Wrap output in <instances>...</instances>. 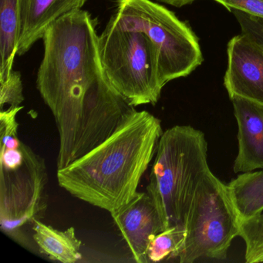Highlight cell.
<instances>
[{
    "mask_svg": "<svg viewBox=\"0 0 263 263\" xmlns=\"http://www.w3.org/2000/svg\"><path fill=\"white\" fill-rule=\"evenodd\" d=\"M44 58L36 88L59 132L58 170L105 141L135 107L106 78L99 36L88 12H71L42 38Z\"/></svg>",
    "mask_w": 263,
    "mask_h": 263,
    "instance_id": "cell-1",
    "label": "cell"
},
{
    "mask_svg": "<svg viewBox=\"0 0 263 263\" xmlns=\"http://www.w3.org/2000/svg\"><path fill=\"white\" fill-rule=\"evenodd\" d=\"M163 132L158 118L133 109L105 141L58 170L59 185L110 213L118 210L138 195Z\"/></svg>",
    "mask_w": 263,
    "mask_h": 263,
    "instance_id": "cell-2",
    "label": "cell"
},
{
    "mask_svg": "<svg viewBox=\"0 0 263 263\" xmlns=\"http://www.w3.org/2000/svg\"><path fill=\"white\" fill-rule=\"evenodd\" d=\"M210 171L203 132L179 125L163 132L147 189L159 211L164 230L184 232L195 192Z\"/></svg>",
    "mask_w": 263,
    "mask_h": 263,
    "instance_id": "cell-3",
    "label": "cell"
},
{
    "mask_svg": "<svg viewBox=\"0 0 263 263\" xmlns=\"http://www.w3.org/2000/svg\"><path fill=\"white\" fill-rule=\"evenodd\" d=\"M23 108L0 113V223L7 232L34 221L45 209V164L17 136L19 124L16 118Z\"/></svg>",
    "mask_w": 263,
    "mask_h": 263,
    "instance_id": "cell-4",
    "label": "cell"
},
{
    "mask_svg": "<svg viewBox=\"0 0 263 263\" xmlns=\"http://www.w3.org/2000/svg\"><path fill=\"white\" fill-rule=\"evenodd\" d=\"M99 49L106 78L132 107L158 102L165 84L158 50L144 33L110 21L99 36Z\"/></svg>",
    "mask_w": 263,
    "mask_h": 263,
    "instance_id": "cell-5",
    "label": "cell"
},
{
    "mask_svg": "<svg viewBox=\"0 0 263 263\" xmlns=\"http://www.w3.org/2000/svg\"><path fill=\"white\" fill-rule=\"evenodd\" d=\"M121 28L142 32L158 50L164 84L189 76L203 62L199 41L191 27L152 0H118L110 20Z\"/></svg>",
    "mask_w": 263,
    "mask_h": 263,
    "instance_id": "cell-6",
    "label": "cell"
},
{
    "mask_svg": "<svg viewBox=\"0 0 263 263\" xmlns=\"http://www.w3.org/2000/svg\"><path fill=\"white\" fill-rule=\"evenodd\" d=\"M239 222L227 184L210 171L192 200L180 262L192 263L201 258L224 259L234 238L239 235Z\"/></svg>",
    "mask_w": 263,
    "mask_h": 263,
    "instance_id": "cell-7",
    "label": "cell"
},
{
    "mask_svg": "<svg viewBox=\"0 0 263 263\" xmlns=\"http://www.w3.org/2000/svg\"><path fill=\"white\" fill-rule=\"evenodd\" d=\"M224 85L229 98H245L263 106V46L246 33L228 43Z\"/></svg>",
    "mask_w": 263,
    "mask_h": 263,
    "instance_id": "cell-8",
    "label": "cell"
},
{
    "mask_svg": "<svg viewBox=\"0 0 263 263\" xmlns=\"http://www.w3.org/2000/svg\"><path fill=\"white\" fill-rule=\"evenodd\" d=\"M110 214L134 260L138 263L148 262L149 245L164 231L159 211L148 192H138L130 202Z\"/></svg>",
    "mask_w": 263,
    "mask_h": 263,
    "instance_id": "cell-9",
    "label": "cell"
},
{
    "mask_svg": "<svg viewBox=\"0 0 263 263\" xmlns=\"http://www.w3.org/2000/svg\"><path fill=\"white\" fill-rule=\"evenodd\" d=\"M231 101L238 128L234 172L263 170V106L238 97Z\"/></svg>",
    "mask_w": 263,
    "mask_h": 263,
    "instance_id": "cell-10",
    "label": "cell"
},
{
    "mask_svg": "<svg viewBox=\"0 0 263 263\" xmlns=\"http://www.w3.org/2000/svg\"><path fill=\"white\" fill-rule=\"evenodd\" d=\"M87 0H21V27L18 55L42 39L47 29L63 16L81 10Z\"/></svg>",
    "mask_w": 263,
    "mask_h": 263,
    "instance_id": "cell-11",
    "label": "cell"
},
{
    "mask_svg": "<svg viewBox=\"0 0 263 263\" xmlns=\"http://www.w3.org/2000/svg\"><path fill=\"white\" fill-rule=\"evenodd\" d=\"M33 240L40 250L50 259L63 263H74L82 258L81 241L74 228L58 230L39 220L33 221Z\"/></svg>",
    "mask_w": 263,
    "mask_h": 263,
    "instance_id": "cell-12",
    "label": "cell"
},
{
    "mask_svg": "<svg viewBox=\"0 0 263 263\" xmlns=\"http://www.w3.org/2000/svg\"><path fill=\"white\" fill-rule=\"evenodd\" d=\"M21 27V0H0V82L7 79L13 70Z\"/></svg>",
    "mask_w": 263,
    "mask_h": 263,
    "instance_id": "cell-13",
    "label": "cell"
},
{
    "mask_svg": "<svg viewBox=\"0 0 263 263\" xmlns=\"http://www.w3.org/2000/svg\"><path fill=\"white\" fill-rule=\"evenodd\" d=\"M228 191L239 220L263 212V170L244 172L227 184Z\"/></svg>",
    "mask_w": 263,
    "mask_h": 263,
    "instance_id": "cell-14",
    "label": "cell"
},
{
    "mask_svg": "<svg viewBox=\"0 0 263 263\" xmlns=\"http://www.w3.org/2000/svg\"><path fill=\"white\" fill-rule=\"evenodd\" d=\"M184 232L175 229H168L158 234L149 245L147 249V261L159 262L169 258H178Z\"/></svg>",
    "mask_w": 263,
    "mask_h": 263,
    "instance_id": "cell-15",
    "label": "cell"
},
{
    "mask_svg": "<svg viewBox=\"0 0 263 263\" xmlns=\"http://www.w3.org/2000/svg\"><path fill=\"white\" fill-rule=\"evenodd\" d=\"M246 242V261H263V213L240 220L239 235Z\"/></svg>",
    "mask_w": 263,
    "mask_h": 263,
    "instance_id": "cell-16",
    "label": "cell"
},
{
    "mask_svg": "<svg viewBox=\"0 0 263 263\" xmlns=\"http://www.w3.org/2000/svg\"><path fill=\"white\" fill-rule=\"evenodd\" d=\"M0 106L1 110L17 108L24 101L23 83L19 71H13L5 81L0 82Z\"/></svg>",
    "mask_w": 263,
    "mask_h": 263,
    "instance_id": "cell-17",
    "label": "cell"
},
{
    "mask_svg": "<svg viewBox=\"0 0 263 263\" xmlns=\"http://www.w3.org/2000/svg\"><path fill=\"white\" fill-rule=\"evenodd\" d=\"M241 27V33L249 35L263 46V19L244 12L232 10Z\"/></svg>",
    "mask_w": 263,
    "mask_h": 263,
    "instance_id": "cell-18",
    "label": "cell"
},
{
    "mask_svg": "<svg viewBox=\"0 0 263 263\" xmlns=\"http://www.w3.org/2000/svg\"><path fill=\"white\" fill-rule=\"evenodd\" d=\"M227 10H239L263 19V0H215Z\"/></svg>",
    "mask_w": 263,
    "mask_h": 263,
    "instance_id": "cell-19",
    "label": "cell"
},
{
    "mask_svg": "<svg viewBox=\"0 0 263 263\" xmlns=\"http://www.w3.org/2000/svg\"><path fill=\"white\" fill-rule=\"evenodd\" d=\"M158 1L180 8V7H184V6L192 4V3L195 2L196 0H158Z\"/></svg>",
    "mask_w": 263,
    "mask_h": 263,
    "instance_id": "cell-20",
    "label": "cell"
}]
</instances>
